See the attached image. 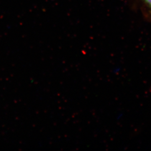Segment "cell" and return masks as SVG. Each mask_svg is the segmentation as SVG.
<instances>
[{"mask_svg": "<svg viewBox=\"0 0 151 151\" xmlns=\"http://www.w3.org/2000/svg\"><path fill=\"white\" fill-rule=\"evenodd\" d=\"M147 4L151 6V0H144Z\"/></svg>", "mask_w": 151, "mask_h": 151, "instance_id": "6da1fadb", "label": "cell"}]
</instances>
